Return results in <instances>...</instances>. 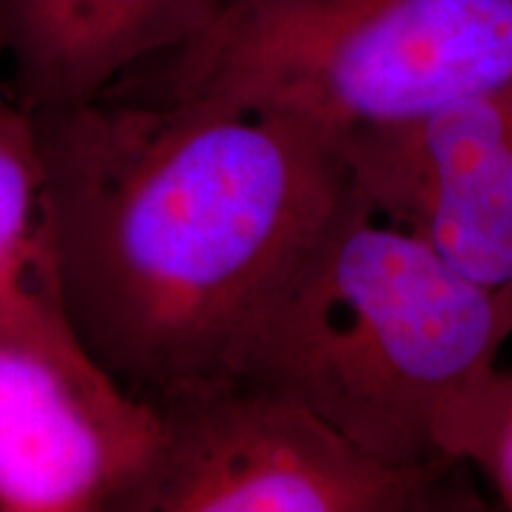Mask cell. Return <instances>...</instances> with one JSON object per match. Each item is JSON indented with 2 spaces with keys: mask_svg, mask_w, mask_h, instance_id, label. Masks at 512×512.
<instances>
[{
  "mask_svg": "<svg viewBox=\"0 0 512 512\" xmlns=\"http://www.w3.org/2000/svg\"><path fill=\"white\" fill-rule=\"evenodd\" d=\"M34 119L57 290L86 349L155 403L238 380L347 200L342 133L211 98H95Z\"/></svg>",
  "mask_w": 512,
  "mask_h": 512,
  "instance_id": "obj_1",
  "label": "cell"
},
{
  "mask_svg": "<svg viewBox=\"0 0 512 512\" xmlns=\"http://www.w3.org/2000/svg\"><path fill=\"white\" fill-rule=\"evenodd\" d=\"M512 337V294L472 283L425 242L347 200L275 299L240 380L306 403L394 465L446 458L460 403Z\"/></svg>",
  "mask_w": 512,
  "mask_h": 512,
  "instance_id": "obj_2",
  "label": "cell"
},
{
  "mask_svg": "<svg viewBox=\"0 0 512 512\" xmlns=\"http://www.w3.org/2000/svg\"><path fill=\"white\" fill-rule=\"evenodd\" d=\"M169 57L162 98L347 133L512 88V0H228Z\"/></svg>",
  "mask_w": 512,
  "mask_h": 512,
  "instance_id": "obj_3",
  "label": "cell"
},
{
  "mask_svg": "<svg viewBox=\"0 0 512 512\" xmlns=\"http://www.w3.org/2000/svg\"><path fill=\"white\" fill-rule=\"evenodd\" d=\"M157 406L162 451L138 512L486 510L460 460L387 463L306 403L240 377Z\"/></svg>",
  "mask_w": 512,
  "mask_h": 512,
  "instance_id": "obj_4",
  "label": "cell"
},
{
  "mask_svg": "<svg viewBox=\"0 0 512 512\" xmlns=\"http://www.w3.org/2000/svg\"><path fill=\"white\" fill-rule=\"evenodd\" d=\"M162 439L67 316L0 337V512H138Z\"/></svg>",
  "mask_w": 512,
  "mask_h": 512,
  "instance_id": "obj_5",
  "label": "cell"
},
{
  "mask_svg": "<svg viewBox=\"0 0 512 512\" xmlns=\"http://www.w3.org/2000/svg\"><path fill=\"white\" fill-rule=\"evenodd\" d=\"M342 152L377 219L472 283L512 294V88L347 131Z\"/></svg>",
  "mask_w": 512,
  "mask_h": 512,
  "instance_id": "obj_6",
  "label": "cell"
},
{
  "mask_svg": "<svg viewBox=\"0 0 512 512\" xmlns=\"http://www.w3.org/2000/svg\"><path fill=\"white\" fill-rule=\"evenodd\" d=\"M67 316L57 290L48 181L34 112L0 91V337Z\"/></svg>",
  "mask_w": 512,
  "mask_h": 512,
  "instance_id": "obj_7",
  "label": "cell"
},
{
  "mask_svg": "<svg viewBox=\"0 0 512 512\" xmlns=\"http://www.w3.org/2000/svg\"><path fill=\"white\" fill-rule=\"evenodd\" d=\"M228 0H86L67 105L102 98L140 62L166 57L221 15Z\"/></svg>",
  "mask_w": 512,
  "mask_h": 512,
  "instance_id": "obj_8",
  "label": "cell"
},
{
  "mask_svg": "<svg viewBox=\"0 0 512 512\" xmlns=\"http://www.w3.org/2000/svg\"><path fill=\"white\" fill-rule=\"evenodd\" d=\"M86 0H0L3 57L15 72V100L29 112L67 105Z\"/></svg>",
  "mask_w": 512,
  "mask_h": 512,
  "instance_id": "obj_9",
  "label": "cell"
},
{
  "mask_svg": "<svg viewBox=\"0 0 512 512\" xmlns=\"http://www.w3.org/2000/svg\"><path fill=\"white\" fill-rule=\"evenodd\" d=\"M441 451L472 465L512 512V370L491 368L448 422Z\"/></svg>",
  "mask_w": 512,
  "mask_h": 512,
  "instance_id": "obj_10",
  "label": "cell"
},
{
  "mask_svg": "<svg viewBox=\"0 0 512 512\" xmlns=\"http://www.w3.org/2000/svg\"><path fill=\"white\" fill-rule=\"evenodd\" d=\"M0 60H3V34H0Z\"/></svg>",
  "mask_w": 512,
  "mask_h": 512,
  "instance_id": "obj_11",
  "label": "cell"
}]
</instances>
